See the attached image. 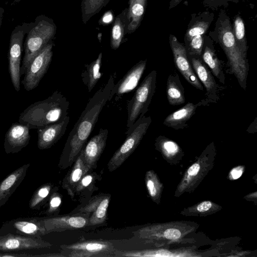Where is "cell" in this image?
Wrapping results in <instances>:
<instances>
[{
    "mask_svg": "<svg viewBox=\"0 0 257 257\" xmlns=\"http://www.w3.org/2000/svg\"><path fill=\"white\" fill-rule=\"evenodd\" d=\"M241 0H204L203 5L211 9H217L219 7L228 5L230 2L238 3Z\"/></svg>",
    "mask_w": 257,
    "mask_h": 257,
    "instance_id": "obj_35",
    "label": "cell"
},
{
    "mask_svg": "<svg viewBox=\"0 0 257 257\" xmlns=\"http://www.w3.org/2000/svg\"><path fill=\"white\" fill-rule=\"evenodd\" d=\"M156 181L154 174L151 171L148 172L146 175V184L148 192L152 198H155L157 195Z\"/></svg>",
    "mask_w": 257,
    "mask_h": 257,
    "instance_id": "obj_34",
    "label": "cell"
},
{
    "mask_svg": "<svg viewBox=\"0 0 257 257\" xmlns=\"http://www.w3.org/2000/svg\"><path fill=\"white\" fill-rule=\"evenodd\" d=\"M50 242L42 238L8 233L0 235V251L9 252L51 247Z\"/></svg>",
    "mask_w": 257,
    "mask_h": 257,
    "instance_id": "obj_15",
    "label": "cell"
},
{
    "mask_svg": "<svg viewBox=\"0 0 257 257\" xmlns=\"http://www.w3.org/2000/svg\"><path fill=\"white\" fill-rule=\"evenodd\" d=\"M156 144L168 156L175 155L180 150V148L176 143L164 136L158 137L156 139Z\"/></svg>",
    "mask_w": 257,
    "mask_h": 257,
    "instance_id": "obj_32",
    "label": "cell"
},
{
    "mask_svg": "<svg viewBox=\"0 0 257 257\" xmlns=\"http://www.w3.org/2000/svg\"><path fill=\"white\" fill-rule=\"evenodd\" d=\"M53 46L52 41L34 58L27 67L21 81L26 90L36 88L47 72L52 59Z\"/></svg>",
    "mask_w": 257,
    "mask_h": 257,
    "instance_id": "obj_9",
    "label": "cell"
},
{
    "mask_svg": "<svg viewBox=\"0 0 257 257\" xmlns=\"http://www.w3.org/2000/svg\"><path fill=\"white\" fill-rule=\"evenodd\" d=\"M69 102L56 90L47 98L26 108L19 117V122L27 124L30 129L40 128L62 121L68 115Z\"/></svg>",
    "mask_w": 257,
    "mask_h": 257,
    "instance_id": "obj_3",
    "label": "cell"
},
{
    "mask_svg": "<svg viewBox=\"0 0 257 257\" xmlns=\"http://www.w3.org/2000/svg\"><path fill=\"white\" fill-rule=\"evenodd\" d=\"M30 164L17 169L0 182V207L4 205L24 179Z\"/></svg>",
    "mask_w": 257,
    "mask_h": 257,
    "instance_id": "obj_22",
    "label": "cell"
},
{
    "mask_svg": "<svg viewBox=\"0 0 257 257\" xmlns=\"http://www.w3.org/2000/svg\"><path fill=\"white\" fill-rule=\"evenodd\" d=\"M102 53H100L98 56L89 64L85 66V69L81 73L83 83L87 86L88 90L90 92L102 76L100 69L102 63Z\"/></svg>",
    "mask_w": 257,
    "mask_h": 257,
    "instance_id": "obj_28",
    "label": "cell"
},
{
    "mask_svg": "<svg viewBox=\"0 0 257 257\" xmlns=\"http://www.w3.org/2000/svg\"><path fill=\"white\" fill-rule=\"evenodd\" d=\"M110 199V194L100 193L82 202L71 212L90 214L88 226L102 225L107 219V210Z\"/></svg>",
    "mask_w": 257,
    "mask_h": 257,
    "instance_id": "obj_11",
    "label": "cell"
},
{
    "mask_svg": "<svg viewBox=\"0 0 257 257\" xmlns=\"http://www.w3.org/2000/svg\"><path fill=\"white\" fill-rule=\"evenodd\" d=\"M211 38L218 43L224 52L227 61L226 72L235 76L239 85L244 90L249 64L245 55L238 48L233 34L230 18L224 11L219 14L213 31L209 33Z\"/></svg>",
    "mask_w": 257,
    "mask_h": 257,
    "instance_id": "obj_2",
    "label": "cell"
},
{
    "mask_svg": "<svg viewBox=\"0 0 257 257\" xmlns=\"http://www.w3.org/2000/svg\"><path fill=\"white\" fill-rule=\"evenodd\" d=\"M165 237L169 239H176L179 238L181 235L179 230L176 228H169L164 232Z\"/></svg>",
    "mask_w": 257,
    "mask_h": 257,
    "instance_id": "obj_36",
    "label": "cell"
},
{
    "mask_svg": "<svg viewBox=\"0 0 257 257\" xmlns=\"http://www.w3.org/2000/svg\"><path fill=\"white\" fill-rule=\"evenodd\" d=\"M200 106H203L202 100L197 104L188 102L169 114L164 120L163 124L175 130L184 129L188 127L187 122L195 114L196 108Z\"/></svg>",
    "mask_w": 257,
    "mask_h": 257,
    "instance_id": "obj_23",
    "label": "cell"
},
{
    "mask_svg": "<svg viewBox=\"0 0 257 257\" xmlns=\"http://www.w3.org/2000/svg\"><path fill=\"white\" fill-rule=\"evenodd\" d=\"M183 0H171L169 9L170 10L178 6Z\"/></svg>",
    "mask_w": 257,
    "mask_h": 257,
    "instance_id": "obj_41",
    "label": "cell"
},
{
    "mask_svg": "<svg viewBox=\"0 0 257 257\" xmlns=\"http://www.w3.org/2000/svg\"><path fill=\"white\" fill-rule=\"evenodd\" d=\"M200 166L197 163H195L191 166L188 171L187 173L189 176H195L197 175L200 170Z\"/></svg>",
    "mask_w": 257,
    "mask_h": 257,
    "instance_id": "obj_39",
    "label": "cell"
},
{
    "mask_svg": "<svg viewBox=\"0 0 257 257\" xmlns=\"http://www.w3.org/2000/svg\"><path fill=\"white\" fill-rule=\"evenodd\" d=\"M115 73L97 90L89 99L85 108L69 134L61 154L59 166L64 169L74 163L98 119L102 108L109 100L114 85Z\"/></svg>",
    "mask_w": 257,
    "mask_h": 257,
    "instance_id": "obj_1",
    "label": "cell"
},
{
    "mask_svg": "<svg viewBox=\"0 0 257 257\" xmlns=\"http://www.w3.org/2000/svg\"><path fill=\"white\" fill-rule=\"evenodd\" d=\"M147 0H129L127 8L128 26L126 34L135 32L143 19Z\"/></svg>",
    "mask_w": 257,
    "mask_h": 257,
    "instance_id": "obj_25",
    "label": "cell"
},
{
    "mask_svg": "<svg viewBox=\"0 0 257 257\" xmlns=\"http://www.w3.org/2000/svg\"><path fill=\"white\" fill-rule=\"evenodd\" d=\"M20 256H33L32 254L24 253H0V257H20Z\"/></svg>",
    "mask_w": 257,
    "mask_h": 257,
    "instance_id": "obj_38",
    "label": "cell"
},
{
    "mask_svg": "<svg viewBox=\"0 0 257 257\" xmlns=\"http://www.w3.org/2000/svg\"><path fill=\"white\" fill-rule=\"evenodd\" d=\"M213 44L211 39L209 36L205 35L201 58L204 63L210 68L212 74L218 79L220 83L225 84V76L224 68L225 63L224 61L218 58Z\"/></svg>",
    "mask_w": 257,
    "mask_h": 257,
    "instance_id": "obj_20",
    "label": "cell"
},
{
    "mask_svg": "<svg viewBox=\"0 0 257 257\" xmlns=\"http://www.w3.org/2000/svg\"><path fill=\"white\" fill-rule=\"evenodd\" d=\"M33 23H24L18 25L12 32L10 37L8 54L9 72L12 84L17 91L20 90V68L24 39Z\"/></svg>",
    "mask_w": 257,
    "mask_h": 257,
    "instance_id": "obj_7",
    "label": "cell"
},
{
    "mask_svg": "<svg viewBox=\"0 0 257 257\" xmlns=\"http://www.w3.org/2000/svg\"><path fill=\"white\" fill-rule=\"evenodd\" d=\"M57 27L53 19L38 16L27 33L24 44V56L20 68L24 75L34 58L50 42L56 34Z\"/></svg>",
    "mask_w": 257,
    "mask_h": 257,
    "instance_id": "obj_4",
    "label": "cell"
},
{
    "mask_svg": "<svg viewBox=\"0 0 257 257\" xmlns=\"http://www.w3.org/2000/svg\"><path fill=\"white\" fill-rule=\"evenodd\" d=\"M166 93L168 102L172 105H180L185 102V89L175 71L168 76Z\"/></svg>",
    "mask_w": 257,
    "mask_h": 257,
    "instance_id": "obj_24",
    "label": "cell"
},
{
    "mask_svg": "<svg viewBox=\"0 0 257 257\" xmlns=\"http://www.w3.org/2000/svg\"><path fill=\"white\" fill-rule=\"evenodd\" d=\"M232 29L236 44L239 49L246 55L248 46L245 36L244 23L242 18L236 15L234 18Z\"/></svg>",
    "mask_w": 257,
    "mask_h": 257,
    "instance_id": "obj_31",
    "label": "cell"
},
{
    "mask_svg": "<svg viewBox=\"0 0 257 257\" xmlns=\"http://www.w3.org/2000/svg\"><path fill=\"white\" fill-rule=\"evenodd\" d=\"M188 58L198 78L206 90L205 98L201 100L203 106H208L211 103H216L220 99L224 87L217 83L210 70L201 58Z\"/></svg>",
    "mask_w": 257,
    "mask_h": 257,
    "instance_id": "obj_10",
    "label": "cell"
},
{
    "mask_svg": "<svg viewBox=\"0 0 257 257\" xmlns=\"http://www.w3.org/2000/svg\"><path fill=\"white\" fill-rule=\"evenodd\" d=\"M157 71L152 70L144 79L135 94L127 102L126 131L132 127L136 121L142 117L149 110V107L156 88Z\"/></svg>",
    "mask_w": 257,
    "mask_h": 257,
    "instance_id": "obj_5",
    "label": "cell"
},
{
    "mask_svg": "<svg viewBox=\"0 0 257 257\" xmlns=\"http://www.w3.org/2000/svg\"><path fill=\"white\" fill-rule=\"evenodd\" d=\"M212 206V203L209 201H205L200 203L197 207L199 212H204L209 210Z\"/></svg>",
    "mask_w": 257,
    "mask_h": 257,
    "instance_id": "obj_37",
    "label": "cell"
},
{
    "mask_svg": "<svg viewBox=\"0 0 257 257\" xmlns=\"http://www.w3.org/2000/svg\"><path fill=\"white\" fill-rule=\"evenodd\" d=\"M127 8H125L114 19L111 32L110 47L113 50L118 49L126 34L128 26Z\"/></svg>",
    "mask_w": 257,
    "mask_h": 257,
    "instance_id": "obj_26",
    "label": "cell"
},
{
    "mask_svg": "<svg viewBox=\"0 0 257 257\" xmlns=\"http://www.w3.org/2000/svg\"><path fill=\"white\" fill-rule=\"evenodd\" d=\"M90 214L73 213L43 217L47 233L80 229L88 226Z\"/></svg>",
    "mask_w": 257,
    "mask_h": 257,
    "instance_id": "obj_14",
    "label": "cell"
},
{
    "mask_svg": "<svg viewBox=\"0 0 257 257\" xmlns=\"http://www.w3.org/2000/svg\"><path fill=\"white\" fill-rule=\"evenodd\" d=\"M152 122L150 116L139 117L131 128L125 133L126 138L114 153L107 163V169L111 172L120 166L126 160L140 144L146 134Z\"/></svg>",
    "mask_w": 257,
    "mask_h": 257,
    "instance_id": "obj_6",
    "label": "cell"
},
{
    "mask_svg": "<svg viewBox=\"0 0 257 257\" xmlns=\"http://www.w3.org/2000/svg\"><path fill=\"white\" fill-rule=\"evenodd\" d=\"M4 14V9L2 8H0V27L2 24L3 18Z\"/></svg>",
    "mask_w": 257,
    "mask_h": 257,
    "instance_id": "obj_42",
    "label": "cell"
},
{
    "mask_svg": "<svg viewBox=\"0 0 257 257\" xmlns=\"http://www.w3.org/2000/svg\"><path fill=\"white\" fill-rule=\"evenodd\" d=\"M169 41L174 63L178 71L189 84L196 88L203 91V85L191 66L184 44L179 42L177 38L172 34L169 36Z\"/></svg>",
    "mask_w": 257,
    "mask_h": 257,
    "instance_id": "obj_12",
    "label": "cell"
},
{
    "mask_svg": "<svg viewBox=\"0 0 257 257\" xmlns=\"http://www.w3.org/2000/svg\"><path fill=\"white\" fill-rule=\"evenodd\" d=\"M92 171L84 163L81 150L62 180L61 186L67 192L72 199L75 198V189L82 178L87 173Z\"/></svg>",
    "mask_w": 257,
    "mask_h": 257,
    "instance_id": "obj_21",
    "label": "cell"
},
{
    "mask_svg": "<svg viewBox=\"0 0 257 257\" xmlns=\"http://www.w3.org/2000/svg\"><path fill=\"white\" fill-rule=\"evenodd\" d=\"M58 189L51 183L44 184L38 187L34 192L29 203V207L32 210H39L48 201L51 194Z\"/></svg>",
    "mask_w": 257,
    "mask_h": 257,
    "instance_id": "obj_29",
    "label": "cell"
},
{
    "mask_svg": "<svg viewBox=\"0 0 257 257\" xmlns=\"http://www.w3.org/2000/svg\"><path fill=\"white\" fill-rule=\"evenodd\" d=\"M8 233L37 238L47 234L42 217L19 218L5 222L0 228V235Z\"/></svg>",
    "mask_w": 257,
    "mask_h": 257,
    "instance_id": "obj_13",
    "label": "cell"
},
{
    "mask_svg": "<svg viewBox=\"0 0 257 257\" xmlns=\"http://www.w3.org/2000/svg\"><path fill=\"white\" fill-rule=\"evenodd\" d=\"M110 0H81V12L83 23L86 24L95 15L105 7Z\"/></svg>",
    "mask_w": 257,
    "mask_h": 257,
    "instance_id": "obj_30",
    "label": "cell"
},
{
    "mask_svg": "<svg viewBox=\"0 0 257 257\" xmlns=\"http://www.w3.org/2000/svg\"><path fill=\"white\" fill-rule=\"evenodd\" d=\"M108 133L107 129L100 128L98 133L81 150L83 162L91 171L97 167V163L106 145Z\"/></svg>",
    "mask_w": 257,
    "mask_h": 257,
    "instance_id": "obj_17",
    "label": "cell"
},
{
    "mask_svg": "<svg viewBox=\"0 0 257 257\" xmlns=\"http://www.w3.org/2000/svg\"><path fill=\"white\" fill-rule=\"evenodd\" d=\"M30 128L27 124L14 123L7 132L4 140V149L7 154L19 152L29 143Z\"/></svg>",
    "mask_w": 257,
    "mask_h": 257,
    "instance_id": "obj_16",
    "label": "cell"
},
{
    "mask_svg": "<svg viewBox=\"0 0 257 257\" xmlns=\"http://www.w3.org/2000/svg\"><path fill=\"white\" fill-rule=\"evenodd\" d=\"M147 60H141L133 66L116 84L110 94L109 100L115 95L116 100L125 93L133 91L138 85L147 65Z\"/></svg>",
    "mask_w": 257,
    "mask_h": 257,
    "instance_id": "obj_18",
    "label": "cell"
},
{
    "mask_svg": "<svg viewBox=\"0 0 257 257\" xmlns=\"http://www.w3.org/2000/svg\"><path fill=\"white\" fill-rule=\"evenodd\" d=\"M57 190H54L49 198L48 208L45 211L47 216L58 215L60 212L62 202V196L57 191Z\"/></svg>",
    "mask_w": 257,
    "mask_h": 257,
    "instance_id": "obj_33",
    "label": "cell"
},
{
    "mask_svg": "<svg viewBox=\"0 0 257 257\" xmlns=\"http://www.w3.org/2000/svg\"><path fill=\"white\" fill-rule=\"evenodd\" d=\"M100 178L101 176L96 172H93L92 171L87 173L82 177L75 189V197L78 196L81 202L86 198L88 199L89 196L98 190L95 184Z\"/></svg>",
    "mask_w": 257,
    "mask_h": 257,
    "instance_id": "obj_27",
    "label": "cell"
},
{
    "mask_svg": "<svg viewBox=\"0 0 257 257\" xmlns=\"http://www.w3.org/2000/svg\"><path fill=\"white\" fill-rule=\"evenodd\" d=\"M61 253L68 257L114 256L116 250L110 241L89 240L60 246Z\"/></svg>",
    "mask_w": 257,
    "mask_h": 257,
    "instance_id": "obj_8",
    "label": "cell"
},
{
    "mask_svg": "<svg viewBox=\"0 0 257 257\" xmlns=\"http://www.w3.org/2000/svg\"><path fill=\"white\" fill-rule=\"evenodd\" d=\"M69 120L70 117L67 115L60 122L38 128V148L45 150L52 147L65 133Z\"/></svg>",
    "mask_w": 257,
    "mask_h": 257,
    "instance_id": "obj_19",
    "label": "cell"
},
{
    "mask_svg": "<svg viewBox=\"0 0 257 257\" xmlns=\"http://www.w3.org/2000/svg\"><path fill=\"white\" fill-rule=\"evenodd\" d=\"M242 173V170L240 167H237L232 169L230 174L233 179H236L239 178Z\"/></svg>",
    "mask_w": 257,
    "mask_h": 257,
    "instance_id": "obj_40",
    "label": "cell"
}]
</instances>
